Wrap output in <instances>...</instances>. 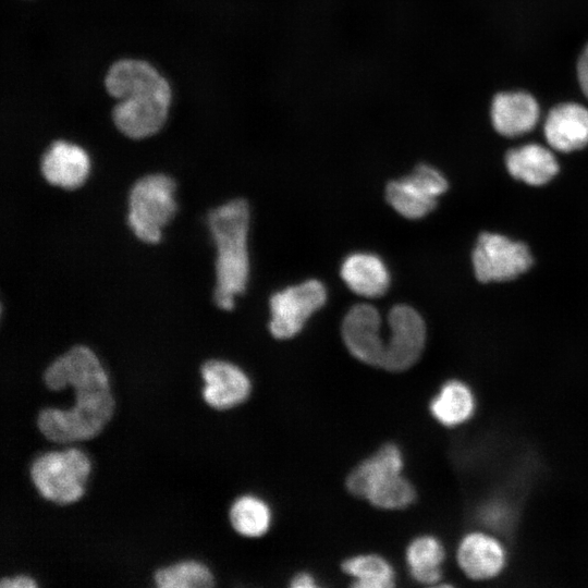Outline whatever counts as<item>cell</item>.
Instances as JSON below:
<instances>
[{
	"instance_id": "cell-1",
	"label": "cell",
	"mask_w": 588,
	"mask_h": 588,
	"mask_svg": "<svg viewBox=\"0 0 588 588\" xmlns=\"http://www.w3.org/2000/svg\"><path fill=\"white\" fill-rule=\"evenodd\" d=\"M44 381L52 391L70 385L75 403L69 409L47 407L37 416L44 437L56 443H69L96 437L114 409L109 379L95 353L75 345L56 358L45 370Z\"/></svg>"
},
{
	"instance_id": "cell-2",
	"label": "cell",
	"mask_w": 588,
	"mask_h": 588,
	"mask_svg": "<svg viewBox=\"0 0 588 588\" xmlns=\"http://www.w3.org/2000/svg\"><path fill=\"white\" fill-rule=\"evenodd\" d=\"M105 88L118 102L112 109L115 127L126 137L143 139L158 133L168 119L172 89L167 78L142 59L113 62Z\"/></svg>"
},
{
	"instance_id": "cell-3",
	"label": "cell",
	"mask_w": 588,
	"mask_h": 588,
	"mask_svg": "<svg viewBox=\"0 0 588 588\" xmlns=\"http://www.w3.org/2000/svg\"><path fill=\"white\" fill-rule=\"evenodd\" d=\"M248 225L249 207L242 198L230 200L208 213V226L217 248L213 301L225 310L234 307V297L246 287Z\"/></svg>"
},
{
	"instance_id": "cell-4",
	"label": "cell",
	"mask_w": 588,
	"mask_h": 588,
	"mask_svg": "<svg viewBox=\"0 0 588 588\" xmlns=\"http://www.w3.org/2000/svg\"><path fill=\"white\" fill-rule=\"evenodd\" d=\"M404 458L393 449L380 448L347 475L346 485L356 498L381 510H402L415 502L416 490L403 475Z\"/></svg>"
},
{
	"instance_id": "cell-5",
	"label": "cell",
	"mask_w": 588,
	"mask_h": 588,
	"mask_svg": "<svg viewBox=\"0 0 588 588\" xmlns=\"http://www.w3.org/2000/svg\"><path fill=\"white\" fill-rule=\"evenodd\" d=\"M90 467L83 451L70 448L36 457L29 467V476L44 499L64 505L84 494Z\"/></svg>"
},
{
	"instance_id": "cell-6",
	"label": "cell",
	"mask_w": 588,
	"mask_h": 588,
	"mask_svg": "<svg viewBox=\"0 0 588 588\" xmlns=\"http://www.w3.org/2000/svg\"><path fill=\"white\" fill-rule=\"evenodd\" d=\"M175 184L166 174H149L134 183L128 196L127 223L140 241L156 244L174 217Z\"/></svg>"
},
{
	"instance_id": "cell-7",
	"label": "cell",
	"mask_w": 588,
	"mask_h": 588,
	"mask_svg": "<svg viewBox=\"0 0 588 588\" xmlns=\"http://www.w3.org/2000/svg\"><path fill=\"white\" fill-rule=\"evenodd\" d=\"M326 299L324 285L314 279L274 293L269 302L270 333L279 340L293 338L303 329L310 315L323 306Z\"/></svg>"
},
{
	"instance_id": "cell-8",
	"label": "cell",
	"mask_w": 588,
	"mask_h": 588,
	"mask_svg": "<svg viewBox=\"0 0 588 588\" xmlns=\"http://www.w3.org/2000/svg\"><path fill=\"white\" fill-rule=\"evenodd\" d=\"M532 262L526 245L503 235L482 233L473 252V265L481 282L507 281L525 272Z\"/></svg>"
},
{
	"instance_id": "cell-9",
	"label": "cell",
	"mask_w": 588,
	"mask_h": 588,
	"mask_svg": "<svg viewBox=\"0 0 588 588\" xmlns=\"http://www.w3.org/2000/svg\"><path fill=\"white\" fill-rule=\"evenodd\" d=\"M384 370L401 372L415 365L425 347L426 326L421 316L408 305H395L388 314Z\"/></svg>"
},
{
	"instance_id": "cell-10",
	"label": "cell",
	"mask_w": 588,
	"mask_h": 588,
	"mask_svg": "<svg viewBox=\"0 0 588 588\" xmlns=\"http://www.w3.org/2000/svg\"><path fill=\"white\" fill-rule=\"evenodd\" d=\"M381 318L369 304L354 305L342 322V338L348 352L358 360L383 368L385 342L380 333Z\"/></svg>"
},
{
	"instance_id": "cell-11",
	"label": "cell",
	"mask_w": 588,
	"mask_h": 588,
	"mask_svg": "<svg viewBox=\"0 0 588 588\" xmlns=\"http://www.w3.org/2000/svg\"><path fill=\"white\" fill-rule=\"evenodd\" d=\"M200 375L205 383L203 399L215 409L235 407L245 402L252 392L248 376L230 362L207 360L201 365Z\"/></svg>"
},
{
	"instance_id": "cell-12",
	"label": "cell",
	"mask_w": 588,
	"mask_h": 588,
	"mask_svg": "<svg viewBox=\"0 0 588 588\" xmlns=\"http://www.w3.org/2000/svg\"><path fill=\"white\" fill-rule=\"evenodd\" d=\"M90 160L78 145L62 139L53 142L40 160L44 179L65 189L81 186L88 176Z\"/></svg>"
},
{
	"instance_id": "cell-13",
	"label": "cell",
	"mask_w": 588,
	"mask_h": 588,
	"mask_svg": "<svg viewBox=\"0 0 588 588\" xmlns=\"http://www.w3.org/2000/svg\"><path fill=\"white\" fill-rule=\"evenodd\" d=\"M539 115L538 101L527 91L498 93L491 101V123L502 136L516 137L530 132Z\"/></svg>"
},
{
	"instance_id": "cell-14",
	"label": "cell",
	"mask_w": 588,
	"mask_h": 588,
	"mask_svg": "<svg viewBox=\"0 0 588 588\" xmlns=\"http://www.w3.org/2000/svg\"><path fill=\"white\" fill-rule=\"evenodd\" d=\"M543 133L558 151L572 152L588 145V109L577 102L553 107L546 118Z\"/></svg>"
},
{
	"instance_id": "cell-15",
	"label": "cell",
	"mask_w": 588,
	"mask_h": 588,
	"mask_svg": "<svg viewBox=\"0 0 588 588\" xmlns=\"http://www.w3.org/2000/svg\"><path fill=\"white\" fill-rule=\"evenodd\" d=\"M504 550L493 538L474 532L463 538L457 549L462 571L473 579L495 576L504 565Z\"/></svg>"
},
{
	"instance_id": "cell-16",
	"label": "cell",
	"mask_w": 588,
	"mask_h": 588,
	"mask_svg": "<svg viewBox=\"0 0 588 588\" xmlns=\"http://www.w3.org/2000/svg\"><path fill=\"white\" fill-rule=\"evenodd\" d=\"M341 277L354 293L365 297L383 295L390 284L385 265L369 253L348 255L341 266Z\"/></svg>"
},
{
	"instance_id": "cell-17",
	"label": "cell",
	"mask_w": 588,
	"mask_h": 588,
	"mask_svg": "<svg viewBox=\"0 0 588 588\" xmlns=\"http://www.w3.org/2000/svg\"><path fill=\"white\" fill-rule=\"evenodd\" d=\"M505 164L514 179L535 186L548 183L559 172L552 151L536 143L509 150Z\"/></svg>"
},
{
	"instance_id": "cell-18",
	"label": "cell",
	"mask_w": 588,
	"mask_h": 588,
	"mask_svg": "<svg viewBox=\"0 0 588 588\" xmlns=\"http://www.w3.org/2000/svg\"><path fill=\"white\" fill-rule=\"evenodd\" d=\"M444 555L443 546L436 537L425 535L413 539L405 551L412 578L424 585L437 584L442 577Z\"/></svg>"
},
{
	"instance_id": "cell-19",
	"label": "cell",
	"mask_w": 588,
	"mask_h": 588,
	"mask_svg": "<svg viewBox=\"0 0 588 588\" xmlns=\"http://www.w3.org/2000/svg\"><path fill=\"white\" fill-rule=\"evenodd\" d=\"M471 391L458 380L445 382L431 400L429 409L440 424L453 427L467 420L474 411Z\"/></svg>"
},
{
	"instance_id": "cell-20",
	"label": "cell",
	"mask_w": 588,
	"mask_h": 588,
	"mask_svg": "<svg viewBox=\"0 0 588 588\" xmlns=\"http://www.w3.org/2000/svg\"><path fill=\"white\" fill-rule=\"evenodd\" d=\"M385 198L400 215L408 219L421 218L437 205V197L411 175L389 182Z\"/></svg>"
},
{
	"instance_id": "cell-21",
	"label": "cell",
	"mask_w": 588,
	"mask_h": 588,
	"mask_svg": "<svg viewBox=\"0 0 588 588\" xmlns=\"http://www.w3.org/2000/svg\"><path fill=\"white\" fill-rule=\"evenodd\" d=\"M342 571L357 588H390L395 583V571L383 556L375 553L357 554L344 560Z\"/></svg>"
},
{
	"instance_id": "cell-22",
	"label": "cell",
	"mask_w": 588,
	"mask_h": 588,
	"mask_svg": "<svg viewBox=\"0 0 588 588\" xmlns=\"http://www.w3.org/2000/svg\"><path fill=\"white\" fill-rule=\"evenodd\" d=\"M229 519L233 529L245 537L256 538L268 532L272 523L269 504L254 494L238 497L230 506Z\"/></svg>"
},
{
	"instance_id": "cell-23",
	"label": "cell",
	"mask_w": 588,
	"mask_h": 588,
	"mask_svg": "<svg viewBox=\"0 0 588 588\" xmlns=\"http://www.w3.org/2000/svg\"><path fill=\"white\" fill-rule=\"evenodd\" d=\"M159 588H208L215 585L209 568L196 561H182L162 567L154 574Z\"/></svg>"
},
{
	"instance_id": "cell-24",
	"label": "cell",
	"mask_w": 588,
	"mask_h": 588,
	"mask_svg": "<svg viewBox=\"0 0 588 588\" xmlns=\"http://www.w3.org/2000/svg\"><path fill=\"white\" fill-rule=\"evenodd\" d=\"M576 73L579 87L586 98H588V42L578 57Z\"/></svg>"
},
{
	"instance_id": "cell-25",
	"label": "cell",
	"mask_w": 588,
	"mask_h": 588,
	"mask_svg": "<svg viewBox=\"0 0 588 588\" xmlns=\"http://www.w3.org/2000/svg\"><path fill=\"white\" fill-rule=\"evenodd\" d=\"M36 581L26 575H16L14 577H3L0 580L1 588H35Z\"/></svg>"
},
{
	"instance_id": "cell-26",
	"label": "cell",
	"mask_w": 588,
	"mask_h": 588,
	"mask_svg": "<svg viewBox=\"0 0 588 588\" xmlns=\"http://www.w3.org/2000/svg\"><path fill=\"white\" fill-rule=\"evenodd\" d=\"M293 588H314L317 587L316 578L308 572L295 574L290 581Z\"/></svg>"
}]
</instances>
